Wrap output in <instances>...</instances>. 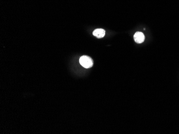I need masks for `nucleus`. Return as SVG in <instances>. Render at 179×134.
<instances>
[{
    "label": "nucleus",
    "instance_id": "1",
    "mask_svg": "<svg viewBox=\"0 0 179 134\" xmlns=\"http://www.w3.org/2000/svg\"><path fill=\"white\" fill-rule=\"evenodd\" d=\"M79 63L83 67L89 68L93 66V61L91 57L87 56H83L79 59Z\"/></svg>",
    "mask_w": 179,
    "mask_h": 134
},
{
    "label": "nucleus",
    "instance_id": "2",
    "mask_svg": "<svg viewBox=\"0 0 179 134\" xmlns=\"http://www.w3.org/2000/svg\"><path fill=\"white\" fill-rule=\"evenodd\" d=\"M134 38L137 43H142L145 40V36L143 33L141 32H137L135 33L134 34Z\"/></svg>",
    "mask_w": 179,
    "mask_h": 134
},
{
    "label": "nucleus",
    "instance_id": "3",
    "mask_svg": "<svg viewBox=\"0 0 179 134\" xmlns=\"http://www.w3.org/2000/svg\"><path fill=\"white\" fill-rule=\"evenodd\" d=\"M93 35L99 38H103L105 35V31L101 29H95L93 32Z\"/></svg>",
    "mask_w": 179,
    "mask_h": 134
}]
</instances>
